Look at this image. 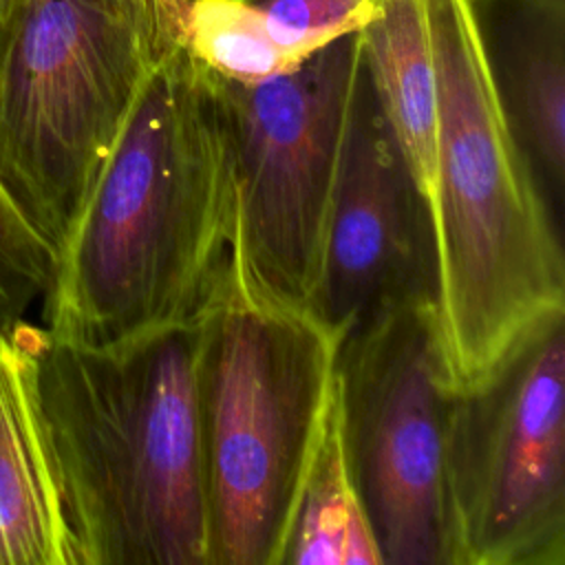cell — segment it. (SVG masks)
I'll return each mask as SVG.
<instances>
[{
	"label": "cell",
	"mask_w": 565,
	"mask_h": 565,
	"mask_svg": "<svg viewBox=\"0 0 565 565\" xmlns=\"http://www.w3.org/2000/svg\"><path fill=\"white\" fill-rule=\"evenodd\" d=\"M234 274L225 115L210 73L172 44L55 256L44 329L86 347L137 340L203 318Z\"/></svg>",
	"instance_id": "6da1fadb"
},
{
	"label": "cell",
	"mask_w": 565,
	"mask_h": 565,
	"mask_svg": "<svg viewBox=\"0 0 565 565\" xmlns=\"http://www.w3.org/2000/svg\"><path fill=\"white\" fill-rule=\"evenodd\" d=\"M207 313L110 347L42 327L35 388L75 565H210Z\"/></svg>",
	"instance_id": "7a4b0ae2"
},
{
	"label": "cell",
	"mask_w": 565,
	"mask_h": 565,
	"mask_svg": "<svg viewBox=\"0 0 565 565\" xmlns=\"http://www.w3.org/2000/svg\"><path fill=\"white\" fill-rule=\"evenodd\" d=\"M424 11L437 88L430 307L457 393L565 309V256L561 218L501 108L470 2L424 0Z\"/></svg>",
	"instance_id": "3957f363"
},
{
	"label": "cell",
	"mask_w": 565,
	"mask_h": 565,
	"mask_svg": "<svg viewBox=\"0 0 565 565\" xmlns=\"http://www.w3.org/2000/svg\"><path fill=\"white\" fill-rule=\"evenodd\" d=\"M338 344L309 311L236 274L210 309L199 386L210 565H280L335 395Z\"/></svg>",
	"instance_id": "277c9868"
},
{
	"label": "cell",
	"mask_w": 565,
	"mask_h": 565,
	"mask_svg": "<svg viewBox=\"0 0 565 565\" xmlns=\"http://www.w3.org/2000/svg\"><path fill=\"white\" fill-rule=\"evenodd\" d=\"M170 46L159 0H24L11 18L0 185L55 256Z\"/></svg>",
	"instance_id": "5b68a950"
},
{
	"label": "cell",
	"mask_w": 565,
	"mask_h": 565,
	"mask_svg": "<svg viewBox=\"0 0 565 565\" xmlns=\"http://www.w3.org/2000/svg\"><path fill=\"white\" fill-rule=\"evenodd\" d=\"M360 31L260 82L210 73L232 146L234 271L252 291L309 309L351 104Z\"/></svg>",
	"instance_id": "8992f818"
},
{
	"label": "cell",
	"mask_w": 565,
	"mask_h": 565,
	"mask_svg": "<svg viewBox=\"0 0 565 565\" xmlns=\"http://www.w3.org/2000/svg\"><path fill=\"white\" fill-rule=\"evenodd\" d=\"M565 309L534 322L446 430L448 565H565Z\"/></svg>",
	"instance_id": "52a82bcc"
},
{
	"label": "cell",
	"mask_w": 565,
	"mask_h": 565,
	"mask_svg": "<svg viewBox=\"0 0 565 565\" xmlns=\"http://www.w3.org/2000/svg\"><path fill=\"white\" fill-rule=\"evenodd\" d=\"M342 435L382 565H448L450 388L428 298L384 309L342 335Z\"/></svg>",
	"instance_id": "ba28073f"
},
{
	"label": "cell",
	"mask_w": 565,
	"mask_h": 565,
	"mask_svg": "<svg viewBox=\"0 0 565 565\" xmlns=\"http://www.w3.org/2000/svg\"><path fill=\"white\" fill-rule=\"evenodd\" d=\"M419 298H433L428 210L362 66L307 311L342 340L371 316Z\"/></svg>",
	"instance_id": "9c48e42d"
},
{
	"label": "cell",
	"mask_w": 565,
	"mask_h": 565,
	"mask_svg": "<svg viewBox=\"0 0 565 565\" xmlns=\"http://www.w3.org/2000/svg\"><path fill=\"white\" fill-rule=\"evenodd\" d=\"M501 108L547 203L565 185V0H468Z\"/></svg>",
	"instance_id": "30bf717a"
},
{
	"label": "cell",
	"mask_w": 565,
	"mask_h": 565,
	"mask_svg": "<svg viewBox=\"0 0 565 565\" xmlns=\"http://www.w3.org/2000/svg\"><path fill=\"white\" fill-rule=\"evenodd\" d=\"M42 327H0V565H75L35 371Z\"/></svg>",
	"instance_id": "8fae6325"
},
{
	"label": "cell",
	"mask_w": 565,
	"mask_h": 565,
	"mask_svg": "<svg viewBox=\"0 0 565 565\" xmlns=\"http://www.w3.org/2000/svg\"><path fill=\"white\" fill-rule=\"evenodd\" d=\"M360 40L377 106L426 203L437 148V88L424 0H384L360 29Z\"/></svg>",
	"instance_id": "7c38bea8"
},
{
	"label": "cell",
	"mask_w": 565,
	"mask_h": 565,
	"mask_svg": "<svg viewBox=\"0 0 565 565\" xmlns=\"http://www.w3.org/2000/svg\"><path fill=\"white\" fill-rule=\"evenodd\" d=\"M280 565H382L344 446L338 377L298 488Z\"/></svg>",
	"instance_id": "4fadbf2b"
},
{
	"label": "cell",
	"mask_w": 565,
	"mask_h": 565,
	"mask_svg": "<svg viewBox=\"0 0 565 565\" xmlns=\"http://www.w3.org/2000/svg\"><path fill=\"white\" fill-rule=\"evenodd\" d=\"M159 11L172 44L216 77L260 82L300 64L241 0H159Z\"/></svg>",
	"instance_id": "5bb4252c"
},
{
	"label": "cell",
	"mask_w": 565,
	"mask_h": 565,
	"mask_svg": "<svg viewBox=\"0 0 565 565\" xmlns=\"http://www.w3.org/2000/svg\"><path fill=\"white\" fill-rule=\"evenodd\" d=\"M267 24L271 38L302 62L335 38L360 31L384 0H241Z\"/></svg>",
	"instance_id": "9a60e30c"
},
{
	"label": "cell",
	"mask_w": 565,
	"mask_h": 565,
	"mask_svg": "<svg viewBox=\"0 0 565 565\" xmlns=\"http://www.w3.org/2000/svg\"><path fill=\"white\" fill-rule=\"evenodd\" d=\"M55 271V252L18 212L0 185V327L22 320L44 298Z\"/></svg>",
	"instance_id": "2e32d148"
},
{
	"label": "cell",
	"mask_w": 565,
	"mask_h": 565,
	"mask_svg": "<svg viewBox=\"0 0 565 565\" xmlns=\"http://www.w3.org/2000/svg\"><path fill=\"white\" fill-rule=\"evenodd\" d=\"M9 22L7 18L0 13V71H2V62H4V53H7V44H9Z\"/></svg>",
	"instance_id": "e0dca14e"
},
{
	"label": "cell",
	"mask_w": 565,
	"mask_h": 565,
	"mask_svg": "<svg viewBox=\"0 0 565 565\" xmlns=\"http://www.w3.org/2000/svg\"><path fill=\"white\" fill-rule=\"evenodd\" d=\"M24 0H0V13L7 18L9 26H11V18L15 15V11L22 7Z\"/></svg>",
	"instance_id": "ac0fdd59"
},
{
	"label": "cell",
	"mask_w": 565,
	"mask_h": 565,
	"mask_svg": "<svg viewBox=\"0 0 565 565\" xmlns=\"http://www.w3.org/2000/svg\"><path fill=\"white\" fill-rule=\"evenodd\" d=\"M132 2H137V4H141V7H157V0H132Z\"/></svg>",
	"instance_id": "d6986e66"
}]
</instances>
